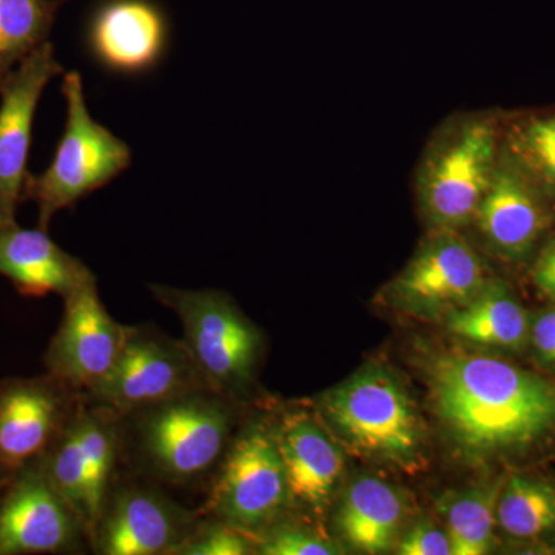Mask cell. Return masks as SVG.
<instances>
[{
  "label": "cell",
  "mask_w": 555,
  "mask_h": 555,
  "mask_svg": "<svg viewBox=\"0 0 555 555\" xmlns=\"http://www.w3.org/2000/svg\"><path fill=\"white\" fill-rule=\"evenodd\" d=\"M149 287L159 305L177 313L182 341L208 385L233 401L246 393L261 356V335L232 298L211 288Z\"/></svg>",
  "instance_id": "5"
},
{
  "label": "cell",
  "mask_w": 555,
  "mask_h": 555,
  "mask_svg": "<svg viewBox=\"0 0 555 555\" xmlns=\"http://www.w3.org/2000/svg\"><path fill=\"white\" fill-rule=\"evenodd\" d=\"M404 517V499L378 478H360L350 486L338 511V528L347 542L366 554H383L393 545Z\"/></svg>",
  "instance_id": "19"
},
{
  "label": "cell",
  "mask_w": 555,
  "mask_h": 555,
  "mask_svg": "<svg viewBox=\"0 0 555 555\" xmlns=\"http://www.w3.org/2000/svg\"><path fill=\"white\" fill-rule=\"evenodd\" d=\"M67 0H0V82L33 51L49 42Z\"/></svg>",
  "instance_id": "22"
},
{
  "label": "cell",
  "mask_w": 555,
  "mask_h": 555,
  "mask_svg": "<svg viewBox=\"0 0 555 555\" xmlns=\"http://www.w3.org/2000/svg\"><path fill=\"white\" fill-rule=\"evenodd\" d=\"M451 542L447 532L440 531L430 521H418L401 539L398 554L401 555H449Z\"/></svg>",
  "instance_id": "27"
},
{
  "label": "cell",
  "mask_w": 555,
  "mask_h": 555,
  "mask_svg": "<svg viewBox=\"0 0 555 555\" xmlns=\"http://www.w3.org/2000/svg\"><path fill=\"white\" fill-rule=\"evenodd\" d=\"M129 416L137 418L142 459L156 476L189 485L217 469L235 426L233 400L215 389L198 390Z\"/></svg>",
  "instance_id": "3"
},
{
  "label": "cell",
  "mask_w": 555,
  "mask_h": 555,
  "mask_svg": "<svg viewBox=\"0 0 555 555\" xmlns=\"http://www.w3.org/2000/svg\"><path fill=\"white\" fill-rule=\"evenodd\" d=\"M553 206L500 152L494 175L473 224L499 257L524 261L545 233Z\"/></svg>",
  "instance_id": "16"
},
{
  "label": "cell",
  "mask_w": 555,
  "mask_h": 555,
  "mask_svg": "<svg viewBox=\"0 0 555 555\" xmlns=\"http://www.w3.org/2000/svg\"><path fill=\"white\" fill-rule=\"evenodd\" d=\"M500 152L555 206V109L503 120Z\"/></svg>",
  "instance_id": "21"
},
{
  "label": "cell",
  "mask_w": 555,
  "mask_h": 555,
  "mask_svg": "<svg viewBox=\"0 0 555 555\" xmlns=\"http://www.w3.org/2000/svg\"><path fill=\"white\" fill-rule=\"evenodd\" d=\"M50 42L33 51L0 82V228L16 224L25 201L33 122L42 91L62 75Z\"/></svg>",
  "instance_id": "13"
},
{
  "label": "cell",
  "mask_w": 555,
  "mask_h": 555,
  "mask_svg": "<svg viewBox=\"0 0 555 555\" xmlns=\"http://www.w3.org/2000/svg\"><path fill=\"white\" fill-rule=\"evenodd\" d=\"M3 486H0V492H2Z\"/></svg>",
  "instance_id": "30"
},
{
  "label": "cell",
  "mask_w": 555,
  "mask_h": 555,
  "mask_svg": "<svg viewBox=\"0 0 555 555\" xmlns=\"http://www.w3.org/2000/svg\"><path fill=\"white\" fill-rule=\"evenodd\" d=\"M534 281L540 291L555 298V243L537 261Z\"/></svg>",
  "instance_id": "29"
},
{
  "label": "cell",
  "mask_w": 555,
  "mask_h": 555,
  "mask_svg": "<svg viewBox=\"0 0 555 555\" xmlns=\"http://www.w3.org/2000/svg\"><path fill=\"white\" fill-rule=\"evenodd\" d=\"M169 20L155 0H102L87 25L91 56L108 72L139 75L158 65Z\"/></svg>",
  "instance_id": "15"
},
{
  "label": "cell",
  "mask_w": 555,
  "mask_h": 555,
  "mask_svg": "<svg viewBox=\"0 0 555 555\" xmlns=\"http://www.w3.org/2000/svg\"><path fill=\"white\" fill-rule=\"evenodd\" d=\"M262 555H335L341 554L335 543L295 525H281L269 529L257 546Z\"/></svg>",
  "instance_id": "26"
},
{
  "label": "cell",
  "mask_w": 555,
  "mask_h": 555,
  "mask_svg": "<svg viewBox=\"0 0 555 555\" xmlns=\"http://www.w3.org/2000/svg\"><path fill=\"white\" fill-rule=\"evenodd\" d=\"M531 339L540 360L555 366V310L537 318Z\"/></svg>",
  "instance_id": "28"
},
{
  "label": "cell",
  "mask_w": 555,
  "mask_h": 555,
  "mask_svg": "<svg viewBox=\"0 0 555 555\" xmlns=\"http://www.w3.org/2000/svg\"><path fill=\"white\" fill-rule=\"evenodd\" d=\"M499 115L449 120L429 142L416 173V198L433 230L473 224L502 149Z\"/></svg>",
  "instance_id": "2"
},
{
  "label": "cell",
  "mask_w": 555,
  "mask_h": 555,
  "mask_svg": "<svg viewBox=\"0 0 555 555\" xmlns=\"http://www.w3.org/2000/svg\"><path fill=\"white\" fill-rule=\"evenodd\" d=\"M321 414L358 454L408 466L422 427L404 387L383 367L369 366L321 397Z\"/></svg>",
  "instance_id": "6"
},
{
  "label": "cell",
  "mask_w": 555,
  "mask_h": 555,
  "mask_svg": "<svg viewBox=\"0 0 555 555\" xmlns=\"http://www.w3.org/2000/svg\"><path fill=\"white\" fill-rule=\"evenodd\" d=\"M483 262L456 230H433L390 292L401 308L438 313L462 308L486 286Z\"/></svg>",
  "instance_id": "14"
},
{
  "label": "cell",
  "mask_w": 555,
  "mask_h": 555,
  "mask_svg": "<svg viewBox=\"0 0 555 555\" xmlns=\"http://www.w3.org/2000/svg\"><path fill=\"white\" fill-rule=\"evenodd\" d=\"M448 328L474 345L500 349H520L531 331L524 306L505 286L489 281L476 298L449 312Z\"/></svg>",
  "instance_id": "20"
},
{
  "label": "cell",
  "mask_w": 555,
  "mask_h": 555,
  "mask_svg": "<svg viewBox=\"0 0 555 555\" xmlns=\"http://www.w3.org/2000/svg\"><path fill=\"white\" fill-rule=\"evenodd\" d=\"M496 520L506 534L535 539L555 529V488L545 481L514 477L500 492Z\"/></svg>",
  "instance_id": "24"
},
{
  "label": "cell",
  "mask_w": 555,
  "mask_h": 555,
  "mask_svg": "<svg viewBox=\"0 0 555 555\" xmlns=\"http://www.w3.org/2000/svg\"><path fill=\"white\" fill-rule=\"evenodd\" d=\"M291 502L273 427L250 423L230 441L201 513L251 534L268 528Z\"/></svg>",
  "instance_id": "7"
},
{
  "label": "cell",
  "mask_w": 555,
  "mask_h": 555,
  "mask_svg": "<svg viewBox=\"0 0 555 555\" xmlns=\"http://www.w3.org/2000/svg\"><path fill=\"white\" fill-rule=\"evenodd\" d=\"M87 539L78 514L62 499L39 462L0 492V555L76 553Z\"/></svg>",
  "instance_id": "11"
},
{
  "label": "cell",
  "mask_w": 555,
  "mask_h": 555,
  "mask_svg": "<svg viewBox=\"0 0 555 555\" xmlns=\"http://www.w3.org/2000/svg\"><path fill=\"white\" fill-rule=\"evenodd\" d=\"M129 331L105 309L94 278L64 298V317L43 353V366L86 396L118 363Z\"/></svg>",
  "instance_id": "10"
},
{
  "label": "cell",
  "mask_w": 555,
  "mask_h": 555,
  "mask_svg": "<svg viewBox=\"0 0 555 555\" xmlns=\"http://www.w3.org/2000/svg\"><path fill=\"white\" fill-rule=\"evenodd\" d=\"M0 276L24 297L60 295L62 299L94 280L93 272L50 238L47 230L0 228Z\"/></svg>",
  "instance_id": "18"
},
{
  "label": "cell",
  "mask_w": 555,
  "mask_h": 555,
  "mask_svg": "<svg viewBox=\"0 0 555 555\" xmlns=\"http://www.w3.org/2000/svg\"><path fill=\"white\" fill-rule=\"evenodd\" d=\"M204 389L214 387L208 385L182 339L170 338L155 327L130 326L118 363L83 398L89 404L107 408L127 418L142 409Z\"/></svg>",
  "instance_id": "8"
},
{
  "label": "cell",
  "mask_w": 555,
  "mask_h": 555,
  "mask_svg": "<svg viewBox=\"0 0 555 555\" xmlns=\"http://www.w3.org/2000/svg\"><path fill=\"white\" fill-rule=\"evenodd\" d=\"M67 122L53 160L43 173L28 177L25 201L38 206L39 229H49L57 211L73 207L129 169L131 150L91 118L78 72L64 76Z\"/></svg>",
  "instance_id": "4"
},
{
  "label": "cell",
  "mask_w": 555,
  "mask_h": 555,
  "mask_svg": "<svg viewBox=\"0 0 555 555\" xmlns=\"http://www.w3.org/2000/svg\"><path fill=\"white\" fill-rule=\"evenodd\" d=\"M201 514L198 525L175 555H247L257 550L247 532L217 517Z\"/></svg>",
  "instance_id": "25"
},
{
  "label": "cell",
  "mask_w": 555,
  "mask_h": 555,
  "mask_svg": "<svg viewBox=\"0 0 555 555\" xmlns=\"http://www.w3.org/2000/svg\"><path fill=\"white\" fill-rule=\"evenodd\" d=\"M429 379L437 414L466 454L517 451L555 433V385L499 358L444 353Z\"/></svg>",
  "instance_id": "1"
},
{
  "label": "cell",
  "mask_w": 555,
  "mask_h": 555,
  "mask_svg": "<svg viewBox=\"0 0 555 555\" xmlns=\"http://www.w3.org/2000/svg\"><path fill=\"white\" fill-rule=\"evenodd\" d=\"M201 516L152 486L122 485L109 491L90 545L101 555H175Z\"/></svg>",
  "instance_id": "12"
},
{
  "label": "cell",
  "mask_w": 555,
  "mask_h": 555,
  "mask_svg": "<svg viewBox=\"0 0 555 555\" xmlns=\"http://www.w3.org/2000/svg\"><path fill=\"white\" fill-rule=\"evenodd\" d=\"M82 400L49 372L0 382V486L49 451Z\"/></svg>",
  "instance_id": "9"
},
{
  "label": "cell",
  "mask_w": 555,
  "mask_h": 555,
  "mask_svg": "<svg viewBox=\"0 0 555 555\" xmlns=\"http://www.w3.org/2000/svg\"><path fill=\"white\" fill-rule=\"evenodd\" d=\"M502 483L480 486L456 494L447 506V534L452 555H483L492 546Z\"/></svg>",
  "instance_id": "23"
},
{
  "label": "cell",
  "mask_w": 555,
  "mask_h": 555,
  "mask_svg": "<svg viewBox=\"0 0 555 555\" xmlns=\"http://www.w3.org/2000/svg\"><path fill=\"white\" fill-rule=\"evenodd\" d=\"M291 500L323 514L345 469L341 449L305 411H287L273 427Z\"/></svg>",
  "instance_id": "17"
}]
</instances>
